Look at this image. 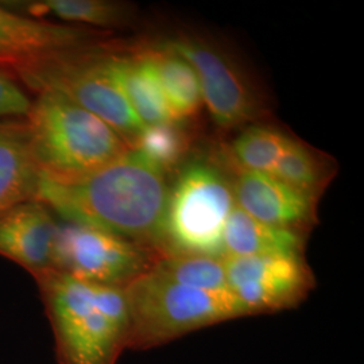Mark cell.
Instances as JSON below:
<instances>
[{"mask_svg":"<svg viewBox=\"0 0 364 364\" xmlns=\"http://www.w3.org/2000/svg\"><path fill=\"white\" fill-rule=\"evenodd\" d=\"M38 182L25 119L0 120V215L18 204L36 200Z\"/></svg>","mask_w":364,"mask_h":364,"instance_id":"13","label":"cell"},{"mask_svg":"<svg viewBox=\"0 0 364 364\" xmlns=\"http://www.w3.org/2000/svg\"><path fill=\"white\" fill-rule=\"evenodd\" d=\"M181 122L146 126L132 149L153 162L164 173L178 166L186 156L189 136Z\"/></svg>","mask_w":364,"mask_h":364,"instance_id":"21","label":"cell"},{"mask_svg":"<svg viewBox=\"0 0 364 364\" xmlns=\"http://www.w3.org/2000/svg\"><path fill=\"white\" fill-rule=\"evenodd\" d=\"M224 267L230 290L247 316L296 308L314 287L304 257H228Z\"/></svg>","mask_w":364,"mask_h":364,"instance_id":"9","label":"cell"},{"mask_svg":"<svg viewBox=\"0 0 364 364\" xmlns=\"http://www.w3.org/2000/svg\"><path fill=\"white\" fill-rule=\"evenodd\" d=\"M33 100L28 97L19 81L0 68V117L25 119Z\"/></svg>","mask_w":364,"mask_h":364,"instance_id":"22","label":"cell"},{"mask_svg":"<svg viewBox=\"0 0 364 364\" xmlns=\"http://www.w3.org/2000/svg\"><path fill=\"white\" fill-rule=\"evenodd\" d=\"M168 197L165 173L130 149L115 162L76 181L39 176L36 200L63 221L119 235L161 257Z\"/></svg>","mask_w":364,"mask_h":364,"instance_id":"1","label":"cell"},{"mask_svg":"<svg viewBox=\"0 0 364 364\" xmlns=\"http://www.w3.org/2000/svg\"><path fill=\"white\" fill-rule=\"evenodd\" d=\"M105 37V31L92 27L57 25L0 6V66L90 49Z\"/></svg>","mask_w":364,"mask_h":364,"instance_id":"10","label":"cell"},{"mask_svg":"<svg viewBox=\"0 0 364 364\" xmlns=\"http://www.w3.org/2000/svg\"><path fill=\"white\" fill-rule=\"evenodd\" d=\"M139 52L151 66L173 119L182 122L193 117L203 103V95L192 65L161 45Z\"/></svg>","mask_w":364,"mask_h":364,"instance_id":"16","label":"cell"},{"mask_svg":"<svg viewBox=\"0 0 364 364\" xmlns=\"http://www.w3.org/2000/svg\"><path fill=\"white\" fill-rule=\"evenodd\" d=\"M161 46L181 55L195 69L203 102L210 117L223 129H234L259 117L258 93L239 64L219 45L208 39L183 36L168 39Z\"/></svg>","mask_w":364,"mask_h":364,"instance_id":"8","label":"cell"},{"mask_svg":"<svg viewBox=\"0 0 364 364\" xmlns=\"http://www.w3.org/2000/svg\"><path fill=\"white\" fill-rule=\"evenodd\" d=\"M31 277L52 326L58 364H117L129 350L124 289L84 282L53 269Z\"/></svg>","mask_w":364,"mask_h":364,"instance_id":"2","label":"cell"},{"mask_svg":"<svg viewBox=\"0 0 364 364\" xmlns=\"http://www.w3.org/2000/svg\"><path fill=\"white\" fill-rule=\"evenodd\" d=\"M304 236L296 230L275 227L254 219L236 204L224 228V258L250 255L304 254Z\"/></svg>","mask_w":364,"mask_h":364,"instance_id":"15","label":"cell"},{"mask_svg":"<svg viewBox=\"0 0 364 364\" xmlns=\"http://www.w3.org/2000/svg\"><path fill=\"white\" fill-rule=\"evenodd\" d=\"M58 221L37 200L25 201L0 215V255L31 275L52 269Z\"/></svg>","mask_w":364,"mask_h":364,"instance_id":"11","label":"cell"},{"mask_svg":"<svg viewBox=\"0 0 364 364\" xmlns=\"http://www.w3.org/2000/svg\"><path fill=\"white\" fill-rule=\"evenodd\" d=\"M158 255L119 235L61 221L54 240L52 269L84 282L124 289L147 273Z\"/></svg>","mask_w":364,"mask_h":364,"instance_id":"7","label":"cell"},{"mask_svg":"<svg viewBox=\"0 0 364 364\" xmlns=\"http://www.w3.org/2000/svg\"><path fill=\"white\" fill-rule=\"evenodd\" d=\"M130 329L129 350L147 351L207 326L246 317L232 293L183 287L154 270L124 287Z\"/></svg>","mask_w":364,"mask_h":364,"instance_id":"4","label":"cell"},{"mask_svg":"<svg viewBox=\"0 0 364 364\" xmlns=\"http://www.w3.org/2000/svg\"><path fill=\"white\" fill-rule=\"evenodd\" d=\"M291 141L270 126H251L235 141L232 154L243 170L272 174Z\"/></svg>","mask_w":364,"mask_h":364,"instance_id":"19","label":"cell"},{"mask_svg":"<svg viewBox=\"0 0 364 364\" xmlns=\"http://www.w3.org/2000/svg\"><path fill=\"white\" fill-rule=\"evenodd\" d=\"M107 66L144 126L174 122L156 75L139 50L134 54L108 50Z\"/></svg>","mask_w":364,"mask_h":364,"instance_id":"14","label":"cell"},{"mask_svg":"<svg viewBox=\"0 0 364 364\" xmlns=\"http://www.w3.org/2000/svg\"><path fill=\"white\" fill-rule=\"evenodd\" d=\"M25 122L39 176L53 181L84 178L130 150L105 120L57 92L37 93Z\"/></svg>","mask_w":364,"mask_h":364,"instance_id":"3","label":"cell"},{"mask_svg":"<svg viewBox=\"0 0 364 364\" xmlns=\"http://www.w3.org/2000/svg\"><path fill=\"white\" fill-rule=\"evenodd\" d=\"M272 176L316 200L326 181V166L308 146L293 139Z\"/></svg>","mask_w":364,"mask_h":364,"instance_id":"20","label":"cell"},{"mask_svg":"<svg viewBox=\"0 0 364 364\" xmlns=\"http://www.w3.org/2000/svg\"><path fill=\"white\" fill-rule=\"evenodd\" d=\"M0 6L30 18L54 15L66 22L87 26L119 27L132 18L130 6L109 0H23L1 1Z\"/></svg>","mask_w":364,"mask_h":364,"instance_id":"17","label":"cell"},{"mask_svg":"<svg viewBox=\"0 0 364 364\" xmlns=\"http://www.w3.org/2000/svg\"><path fill=\"white\" fill-rule=\"evenodd\" d=\"M151 270L183 287L216 293H231L227 282L224 258L162 255L156 258Z\"/></svg>","mask_w":364,"mask_h":364,"instance_id":"18","label":"cell"},{"mask_svg":"<svg viewBox=\"0 0 364 364\" xmlns=\"http://www.w3.org/2000/svg\"><path fill=\"white\" fill-rule=\"evenodd\" d=\"M232 191L235 204L262 223L301 232L312 221L314 198L269 173L242 170Z\"/></svg>","mask_w":364,"mask_h":364,"instance_id":"12","label":"cell"},{"mask_svg":"<svg viewBox=\"0 0 364 364\" xmlns=\"http://www.w3.org/2000/svg\"><path fill=\"white\" fill-rule=\"evenodd\" d=\"M234 205L232 182L223 170L203 159L188 162L169 188L162 255L224 258V228Z\"/></svg>","mask_w":364,"mask_h":364,"instance_id":"6","label":"cell"},{"mask_svg":"<svg viewBox=\"0 0 364 364\" xmlns=\"http://www.w3.org/2000/svg\"><path fill=\"white\" fill-rule=\"evenodd\" d=\"M105 45L0 66L31 91L57 92L100 117L132 149L144 131L107 66Z\"/></svg>","mask_w":364,"mask_h":364,"instance_id":"5","label":"cell"}]
</instances>
